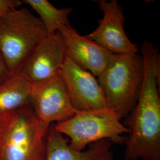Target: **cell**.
Here are the masks:
<instances>
[{"label": "cell", "instance_id": "11", "mask_svg": "<svg viewBox=\"0 0 160 160\" xmlns=\"http://www.w3.org/2000/svg\"><path fill=\"white\" fill-rule=\"evenodd\" d=\"M112 145L108 140H102L90 145L84 151H75L52 123L46 135L45 160H113Z\"/></svg>", "mask_w": 160, "mask_h": 160}, {"label": "cell", "instance_id": "7", "mask_svg": "<svg viewBox=\"0 0 160 160\" xmlns=\"http://www.w3.org/2000/svg\"><path fill=\"white\" fill-rule=\"evenodd\" d=\"M98 2L103 18L98 20L97 29L86 37L112 54L139 53L137 45L125 33L123 10L118 1L100 0Z\"/></svg>", "mask_w": 160, "mask_h": 160}, {"label": "cell", "instance_id": "8", "mask_svg": "<svg viewBox=\"0 0 160 160\" xmlns=\"http://www.w3.org/2000/svg\"><path fill=\"white\" fill-rule=\"evenodd\" d=\"M60 75L71 104L76 110L108 108L103 90L95 76L81 68L67 55Z\"/></svg>", "mask_w": 160, "mask_h": 160}, {"label": "cell", "instance_id": "3", "mask_svg": "<svg viewBox=\"0 0 160 160\" xmlns=\"http://www.w3.org/2000/svg\"><path fill=\"white\" fill-rule=\"evenodd\" d=\"M143 59L141 53L112 54L97 77L108 107L125 119L134 108L143 80Z\"/></svg>", "mask_w": 160, "mask_h": 160}, {"label": "cell", "instance_id": "9", "mask_svg": "<svg viewBox=\"0 0 160 160\" xmlns=\"http://www.w3.org/2000/svg\"><path fill=\"white\" fill-rule=\"evenodd\" d=\"M65 57V44L59 32L48 34L34 48L19 74L32 84L50 80L60 74Z\"/></svg>", "mask_w": 160, "mask_h": 160}, {"label": "cell", "instance_id": "15", "mask_svg": "<svg viewBox=\"0 0 160 160\" xmlns=\"http://www.w3.org/2000/svg\"><path fill=\"white\" fill-rule=\"evenodd\" d=\"M12 75L7 68L5 61L0 52V84L8 80Z\"/></svg>", "mask_w": 160, "mask_h": 160}, {"label": "cell", "instance_id": "4", "mask_svg": "<svg viewBox=\"0 0 160 160\" xmlns=\"http://www.w3.org/2000/svg\"><path fill=\"white\" fill-rule=\"evenodd\" d=\"M48 35L43 24L26 8L0 18V52L10 74H19L34 48Z\"/></svg>", "mask_w": 160, "mask_h": 160}, {"label": "cell", "instance_id": "5", "mask_svg": "<svg viewBox=\"0 0 160 160\" xmlns=\"http://www.w3.org/2000/svg\"><path fill=\"white\" fill-rule=\"evenodd\" d=\"M55 129L69 137V146L82 151L87 146L102 140L112 143L125 144L129 131L118 115L108 107L102 109L78 111L62 122L54 123Z\"/></svg>", "mask_w": 160, "mask_h": 160}, {"label": "cell", "instance_id": "12", "mask_svg": "<svg viewBox=\"0 0 160 160\" xmlns=\"http://www.w3.org/2000/svg\"><path fill=\"white\" fill-rule=\"evenodd\" d=\"M32 87L33 84L20 74L0 84V115L30 104Z\"/></svg>", "mask_w": 160, "mask_h": 160}, {"label": "cell", "instance_id": "10", "mask_svg": "<svg viewBox=\"0 0 160 160\" xmlns=\"http://www.w3.org/2000/svg\"><path fill=\"white\" fill-rule=\"evenodd\" d=\"M58 32L65 44L66 55L81 68L98 77L112 53L86 36H81L71 25L61 26Z\"/></svg>", "mask_w": 160, "mask_h": 160}, {"label": "cell", "instance_id": "14", "mask_svg": "<svg viewBox=\"0 0 160 160\" xmlns=\"http://www.w3.org/2000/svg\"><path fill=\"white\" fill-rule=\"evenodd\" d=\"M22 2L19 0H0V18L9 10L18 8L22 6Z\"/></svg>", "mask_w": 160, "mask_h": 160}, {"label": "cell", "instance_id": "6", "mask_svg": "<svg viewBox=\"0 0 160 160\" xmlns=\"http://www.w3.org/2000/svg\"><path fill=\"white\" fill-rule=\"evenodd\" d=\"M30 104L38 120L47 127L68 120L78 112L71 104L60 74L33 84Z\"/></svg>", "mask_w": 160, "mask_h": 160}, {"label": "cell", "instance_id": "2", "mask_svg": "<svg viewBox=\"0 0 160 160\" xmlns=\"http://www.w3.org/2000/svg\"><path fill=\"white\" fill-rule=\"evenodd\" d=\"M49 128L30 104L0 115V160H45Z\"/></svg>", "mask_w": 160, "mask_h": 160}, {"label": "cell", "instance_id": "13", "mask_svg": "<svg viewBox=\"0 0 160 160\" xmlns=\"http://www.w3.org/2000/svg\"><path fill=\"white\" fill-rule=\"evenodd\" d=\"M22 2L39 14L48 34L57 33L62 26L70 25L69 16L73 10L72 7L57 8L47 0H23Z\"/></svg>", "mask_w": 160, "mask_h": 160}, {"label": "cell", "instance_id": "1", "mask_svg": "<svg viewBox=\"0 0 160 160\" xmlns=\"http://www.w3.org/2000/svg\"><path fill=\"white\" fill-rule=\"evenodd\" d=\"M141 54L142 84L134 108L122 122L129 131L124 156L126 160H160V55L145 40Z\"/></svg>", "mask_w": 160, "mask_h": 160}]
</instances>
